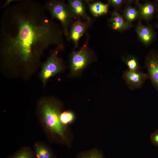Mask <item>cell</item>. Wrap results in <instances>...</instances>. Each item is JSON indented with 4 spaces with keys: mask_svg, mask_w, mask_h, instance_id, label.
I'll use <instances>...</instances> for the list:
<instances>
[{
    "mask_svg": "<svg viewBox=\"0 0 158 158\" xmlns=\"http://www.w3.org/2000/svg\"><path fill=\"white\" fill-rule=\"evenodd\" d=\"M38 1L23 0L5 7L0 24V51L8 66H34L52 45L62 46V32Z\"/></svg>",
    "mask_w": 158,
    "mask_h": 158,
    "instance_id": "obj_1",
    "label": "cell"
},
{
    "mask_svg": "<svg viewBox=\"0 0 158 158\" xmlns=\"http://www.w3.org/2000/svg\"><path fill=\"white\" fill-rule=\"evenodd\" d=\"M89 9L95 16L98 17L106 14L108 12V5L100 2L89 4Z\"/></svg>",
    "mask_w": 158,
    "mask_h": 158,
    "instance_id": "obj_13",
    "label": "cell"
},
{
    "mask_svg": "<svg viewBox=\"0 0 158 158\" xmlns=\"http://www.w3.org/2000/svg\"><path fill=\"white\" fill-rule=\"evenodd\" d=\"M93 59L92 53L86 47L73 52L70 59L71 75L79 76Z\"/></svg>",
    "mask_w": 158,
    "mask_h": 158,
    "instance_id": "obj_4",
    "label": "cell"
},
{
    "mask_svg": "<svg viewBox=\"0 0 158 158\" xmlns=\"http://www.w3.org/2000/svg\"><path fill=\"white\" fill-rule=\"evenodd\" d=\"M44 6L50 13L52 19L60 21L64 34L68 36V28L73 17L68 4L62 0H49L45 1Z\"/></svg>",
    "mask_w": 158,
    "mask_h": 158,
    "instance_id": "obj_3",
    "label": "cell"
},
{
    "mask_svg": "<svg viewBox=\"0 0 158 158\" xmlns=\"http://www.w3.org/2000/svg\"><path fill=\"white\" fill-rule=\"evenodd\" d=\"M61 103L55 100H45L40 102L39 121L44 131L51 141L69 145L67 127L60 119Z\"/></svg>",
    "mask_w": 158,
    "mask_h": 158,
    "instance_id": "obj_2",
    "label": "cell"
},
{
    "mask_svg": "<svg viewBox=\"0 0 158 158\" xmlns=\"http://www.w3.org/2000/svg\"><path fill=\"white\" fill-rule=\"evenodd\" d=\"M62 46H58L43 64L41 77L44 84L51 77L63 71L64 66L62 60L58 56V51Z\"/></svg>",
    "mask_w": 158,
    "mask_h": 158,
    "instance_id": "obj_5",
    "label": "cell"
},
{
    "mask_svg": "<svg viewBox=\"0 0 158 158\" xmlns=\"http://www.w3.org/2000/svg\"><path fill=\"white\" fill-rule=\"evenodd\" d=\"M155 8L154 5L151 3H147L140 8V13L142 17L146 19L151 18L154 14Z\"/></svg>",
    "mask_w": 158,
    "mask_h": 158,
    "instance_id": "obj_16",
    "label": "cell"
},
{
    "mask_svg": "<svg viewBox=\"0 0 158 158\" xmlns=\"http://www.w3.org/2000/svg\"><path fill=\"white\" fill-rule=\"evenodd\" d=\"M34 152L35 158H56L51 148L41 141L35 143Z\"/></svg>",
    "mask_w": 158,
    "mask_h": 158,
    "instance_id": "obj_10",
    "label": "cell"
},
{
    "mask_svg": "<svg viewBox=\"0 0 158 158\" xmlns=\"http://www.w3.org/2000/svg\"><path fill=\"white\" fill-rule=\"evenodd\" d=\"M136 31L140 39L144 43L148 44L152 41L153 34L149 27L139 25L137 27Z\"/></svg>",
    "mask_w": 158,
    "mask_h": 158,
    "instance_id": "obj_11",
    "label": "cell"
},
{
    "mask_svg": "<svg viewBox=\"0 0 158 158\" xmlns=\"http://www.w3.org/2000/svg\"><path fill=\"white\" fill-rule=\"evenodd\" d=\"M8 158H35L34 151L30 147H22Z\"/></svg>",
    "mask_w": 158,
    "mask_h": 158,
    "instance_id": "obj_14",
    "label": "cell"
},
{
    "mask_svg": "<svg viewBox=\"0 0 158 158\" xmlns=\"http://www.w3.org/2000/svg\"><path fill=\"white\" fill-rule=\"evenodd\" d=\"M110 23L111 28L115 30L124 29L128 27V24L124 20L120 14L116 12H114L112 13Z\"/></svg>",
    "mask_w": 158,
    "mask_h": 158,
    "instance_id": "obj_12",
    "label": "cell"
},
{
    "mask_svg": "<svg viewBox=\"0 0 158 158\" xmlns=\"http://www.w3.org/2000/svg\"><path fill=\"white\" fill-rule=\"evenodd\" d=\"M146 66L149 78L158 92V55L154 53L150 54L147 58Z\"/></svg>",
    "mask_w": 158,
    "mask_h": 158,
    "instance_id": "obj_7",
    "label": "cell"
},
{
    "mask_svg": "<svg viewBox=\"0 0 158 158\" xmlns=\"http://www.w3.org/2000/svg\"><path fill=\"white\" fill-rule=\"evenodd\" d=\"M123 78L128 87L131 90H134L142 87L149 77L147 74L139 70L131 71L127 70L123 73Z\"/></svg>",
    "mask_w": 158,
    "mask_h": 158,
    "instance_id": "obj_6",
    "label": "cell"
},
{
    "mask_svg": "<svg viewBox=\"0 0 158 158\" xmlns=\"http://www.w3.org/2000/svg\"><path fill=\"white\" fill-rule=\"evenodd\" d=\"M122 2V0H111L109 1V4L115 7L119 6Z\"/></svg>",
    "mask_w": 158,
    "mask_h": 158,
    "instance_id": "obj_21",
    "label": "cell"
},
{
    "mask_svg": "<svg viewBox=\"0 0 158 158\" xmlns=\"http://www.w3.org/2000/svg\"><path fill=\"white\" fill-rule=\"evenodd\" d=\"M138 11L135 8L129 7L126 9L125 16L126 20L129 22L134 20L138 16Z\"/></svg>",
    "mask_w": 158,
    "mask_h": 158,
    "instance_id": "obj_19",
    "label": "cell"
},
{
    "mask_svg": "<svg viewBox=\"0 0 158 158\" xmlns=\"http://www.w3.org/2000/svg\"><path fill=\"white\" fill-rule=\"evenodd\" d=\"M78 158H103V157L100 151L93 149L81 153Z\"/></svg>",
    "mask_w": 158,
    "mask_h": 158,
    "instance_id": "obj_18",
    "label": "cell"
},
{
    "mask_svg": "<svg viewBox=\"0 0 158 158\" xmlns=\"http://www.w3.org/2000/svg\"><path fill=\"white\" fill-rule=\"evenodd\" d=\"M150 139L153 144L158 147V129L151 134L150 136Z\"/></svg>",
    "mask_w": 158,
    "mask_h": 158,
    "instance_id": "obj_20",
    "label": "cell"
},
{
    "mask_svg": "<svg viewBox=\"0 0 158 158\" xmlns=\"http://www.w3.org/2000/svg\"><path fill=\"white\" fill-rule=\"evenodd\" d=\"M123 60L128 67L129 70L134 71L139 70L140 67L137 59L133 56H128L123 58Z\"/></svg>",
    "mask_w": 158,
    "mask_h": 158,
    "instance_id": "obj_17",
    "label": "cell"
},
{
    "mask_svg": "<svg viewBox=\"0 0 158 158\" xmlns=\"http://www.w3.org/2000/svg\"><path fill=\"white\" fill-rule=\"evenodd\" d=\"M60 119L62 124L64 126H67L74 122L75 119L74 113L70 110L61 112L60 115Z\"/></svg>",
    "mask_w": 158,
    "mask_h": 158,
    "instance_id": "obj_15",
    "label": "cell"
},
{
    "mask_svg": "<svg viewBox=\"0 0 158 158\" xmlns=\"http://www.w3.org/2000/svg\"><path fill=\"white\" fill-rule=\"evenodd\" d=\"M88 25L86 22L80 19L75 21L72 24L68 36V39L73 43L75 48L78 46L80 39L88 27Z\"/></svg>",
    "mask_w": 158,
    "mask_h": 158,
    "instance_id": "obj_8",
    "label": "cell"
},
{
    "mask_svg": "<svg viewBox=\"0 0 158 158\" xmlns=\"http://www.w3.org/2000/svg\"><path fill=\"white\" fill-rule=\"evenodd\" d=\"M69 6L73 16L81 18L89 21L90 18L87 15L83 1L80 0H69L68 1Z\"/></svg>",
    "mask_w": 158,
    "mask_h": 158,
    "instance_id": "obj_9",
    "label": "cell"
}]
</instances>
